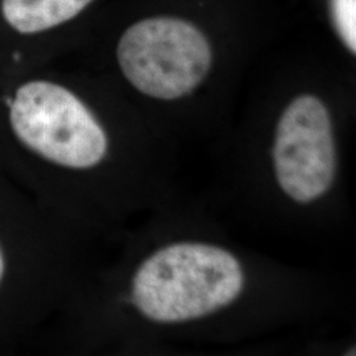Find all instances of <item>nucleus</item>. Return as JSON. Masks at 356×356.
Listing matches in <instances>:
<instances>
[{"mask_svg": "<svg viewBox=\"0 0 356 356\" xmlns=\"http://www.w3.org/2000/svg\"><path fill=\"white\" fill-rule=\"evenodd\" d=\"M116 57L134 88L164 101L188 95L213 63L204 33L175 17H152L129 26L118 42Z\"/></svg>", "mask_w": 356, "mask_h": 356, "instance_id": "obj_3", "label": "nucleus"}, {"mask_svg": "<svg viewBox=\"0 0 356 356\" xmlns=\"http://www.w3.org/2000/svg\"><path fill=\"white\" fill-rule=\"evenodd\" d=\"M234 254L216 245L177 243L149 256L132 281L141 314L160 323L201 318L229 305L243 289Z\"/></svg>", "mask_w": 356, "mask_h": 356, "instance_id": "obj_1", "label": "nucleus"}, {"mask_svg": "<svg viewBox=\"0 0 356 356\" xmlns=\"http://www.w3.org/2000/svg\"><path fill=\"white\" fill-rule=\"evenodd\" d=\"M10 123L28 149L65 168L98 165L108 148L104 129L86 104L51 81L33 79L17 88L10 102Z\"/></svg>", "mask_w": 356, "mask_h": 356, "instance_id": "obj_2", "label": "nucleus"}, {"mask_svg": "<svg viewBox=\"0 0 356 356\" xmlns=\"http://www.w3.org/2000/svg\"><path fill=\"white\" fill-rule=\"evenodd\" d=\"M92 0H1L4 23L19 35L48 32L74 19Z\"/></svg>", "mask_w": 356, "mask_h": 356, "instance_id": "obj_5", "label": "nucleus"}, {"mask_svg": "<svg viewBox=\"0 0 356 356\" xmlns=\"http://www.w3.org/2000/svg\"><path fill=\"white\" fill-rule=\"evenodd\" d=\"M334 24L347 48L356 51V0H331Z\"/></svg>", "mask_w": 356, "mask_h": 356, "instance_id": "obj_6", "label": "nucleus"}, {"mask_svg": "<svg viewBox=\"0 0 356 356\" xmlns=\"http://www.w3.org/2000/svg\"><path fill=\"white\" fill-rule=\"evenodd\" d=\"M273 163L281 189L296 202H312L329 191L337 169L326 106L313 95L296 98L276 129Z\"/></svg>", "mask_w": 356, "mask_h": 356, "instance_id": "obj_4", "label": "nucleus"}, {"mask_svg": "<svg viewBox=\"0 0 356 356\" xmlns=\"http://www.w3.org/2000/svg\"><path fill=\"white\" fill-rule=\"evenodd\" d=\"M4 270H6V261H4V256H3V251L0 248V282L3 280L4 276Z\"/></svg>", "mask_w": 356, "mask_h": 356, "instance_id": "obj_7", "label": "nucleus"}]
</instances>
